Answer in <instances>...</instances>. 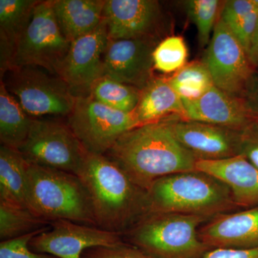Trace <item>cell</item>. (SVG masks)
Returning a JSON list of instances; mask_svg holds the SVG:
<instances>
[{
	"label": "cell",
	"instance_id": "obj_1",
	"mask_svg": "<svg viewBox=\"0 0 258 258\" xmlns=\"http://www.w3.org/2000/svg\"><path fill=\"white\" fill-rule=\"evenodd\" d=\"M105 155L146 191L164 176L197 171L198 161L179 143L169 120L131 129Z\"/></svg>",
	"mask_w": 258,
	"mask_h": 258
},
{
	"label": "cell",
	"instance_id": "obj_2",
	"mask_svg": "<svg viewBox=\"0 0 258 258\" xmlns=\"http://www.w3.org/2000/svg\"><path fill=\"white\" fill-rule=\"evenodd\" d=\"M76 176L87 190L97 227L120 235L151 213L147 191L105 154L88 152Z\"/></svg>",
	"mask_w": 258,
	"mask_h": 258
},
{
	"label": "cell",
	"instance_id": "obj_3",
	"mask_svg": "<svg viewBox=\"0 0 258 258\" xmlns=\"http://www.w3.org/2000/svg\"><path fill=\"white\" fill-rule=\"evenodd\" d=\"M151 213H174L208 217L235 208L230 189L201 171L161 177L147 190Z\"/></svg>",
	"mask_w": 258,
	"mask_h": 258
},
{
	"label": "cell",
	"instance_id": "obj_4",
	"mask_svg": "<svg viewBox=\"0 0 258 258\" xmlns=\"http://www.w3.org/2000/svg\"><path fill=\"white\" fill-rule=\"evenodd\" d=\"M26 203L30 211L49 223L63 220L96 226L87 190L71 173L29 164Z\"/></svg>",
	"mask_w": 258,
	"mask_h": 258
},
{
	"label": "cell",
	"instance_id": "obj_5",
	"mask_svg": "<svg viewBox=\"0 0 258 258\" xmlns=\"http://www.w3.org/2000/svg\"><path fill=\"white\" fill-rule=\"evenodd\" d=\"M208 217L150 213L125 233L136 247L155 258H200L210 250L198 227Z\"/></svg>",
	"mask_w": 258,
	"mask_h": 258
},
{
	"label": "cell",
	"instance_id": "obj_6",
	"mask_svg": "<svg viewBox=\"0 0 258 258\" xmlns=\"http://www.w3.org/2000/svg\"><path fill=\"white\" fill-rule=\"evenodd\" d=\"M1 82L33 118H67L76 104L77 97L69 85L40 68H13L2 76Z\"/></svg>",
	"mask_w": 258,
	"mask_h": 258
},
{
	"label": "cell",
	"instance_id": "obj_7",
	"mask_svg": "<svg viewBox=\"0 0 258 258\" xmlns=\"http://www.w3.org/2000/svg\"><path fill=\"white\" fill-rule=\"evenodd\" d=\"M19 152L28 164L76 175L88 154L67 121L48 118H33Z\"/></svg>",
	"mask_w": 258,
	"mask_h": 258
},
{
	"label": "cell",
	"instance_id": "obj_8",
	"mask_svg": "<svg viewBox=\"0 0 258 258\" xmlns=\"http://www.w3.org/2000/svg\"><path fill=\"white\" fill-rule=\"evenodd\" d=\"M71 44L56 20L52 0L40 1L17 43L10 69L32 66L57 75Z\"/></svg>",
	"mask_w": 258,
	"mask_h": 258
},
{
	"label": "cell",
	"instance_id": "obj_9",
	"mask_svg": "<svg viewBox=\"0 0 258 258\" xmlns=\"http://www.w3.org/2000/svg\"><path fill=\"white\" fill-rule=\"evenodd\" d=\"M68 124L88 153L106 154L118 139L139 126L134 113L116 111L90 95L76 98Z\"/></svg>",
	"mask_w": 258,
	"mask_h": 258
},
{
	"label": "cell",
	"instance_id": "obj_10",
	"mask_svg": "<svg viewBox=\"0 0 258 258\" xmlns=\"http://www.w3.org/2000/svg\"><path fill=\"white\" fill-rule=\"evenodd\" d=\"M202 61L217 88L244 100L253 82V64L221 18L217 22Z\"/></svg>",
	"mask_w": 258,
	"mask_h": 258
},
{
	"label": "cell",
	"instance_id": "obj_11",
	"mask_svg": "<svg viewBox=\"0 0 258 258\" xmlns=\"http://www.w3.org/2000/svg\"><path fill=\"white\" fill-rule=\"evenodd\" d=\"M50 227L35 236L29 244L37 253L57 258H82L88 249L112 247L122 243L120 235L69 220L50 222Z\"/></svg>",
	"mask_w": 258,
	"mask_h": 258
},
{
	"label": "cell",
	"instance_id": "obj_12",
	"mask_svg": "<svg viewBox=\"0 0 258 258\" xmlns=\"http://www.w3.org/2000/svg\"><path fill=\"white\" fill-rule=\"evenodd\" d=\"M108 41L103 19L93 31L71 42L57 75L76 97L87 96L93 83L103 77V53Z\"/></svg>",
	"mask_w": 258,
	"mask_h": 258
},
{
	"label": "cell",
	"instance_id": "obj_13",
	"mask_svg": "<svg viewBox=\"0 0 258 258\" xmlns=\"http://www.w3.org/2000/svg\"><path fill=\"white\" fill-rule=\"evenodd\" d=\"M103 19L109 40L157 41L163 14L155 0H106Z\"/></svg>",
	"mask_w": 258,
	"mask_h": 258
},
{
	"label": "cell",
	"instance_id": "obj_14",
	"mask_svg": "<svg viewBox=\"0 0 258 258\" xmlns=\"http://www.w3.org/2000/svg\"><path fill=\"white\" fill-rule=\"evenodd\" d=\"M157 41L109 40L103 57V76L142 90L153 79Z\"/></svg>",
	"mask_w": 258,
	"mask_h": 258
},
{
	"label": "cell",
	"instance_id": "obj_15",
	"mask_svg": "<svg viewBox=\"0 0 258 258\" xmlns=\"http://www.w3.org/2000/svg\"><path fill=\"white\" fill-rule=\"evenodd\" d=\"M168 120L179 143L198 160L240 155L241 131L195 120Z\"/></svg>",
	"mask_w": 258,
	"mask_h": 258
},
{
	"label": "cell",
	"instance_id": "obj_16",
	"mask_svg": "<svg viewBox=\"0 0 258 258\" xmlns=\"http://www.w3.org/2000/svg\"><path fill=\"white\" fill-rule=\"evenodd\" d=\"M184 120L203 122L242 131L256 120L242 98L213 86L203 96L193 101H183Z\"/></svg>",
	"mask_w": 258,
	"mask_h": 258
},
{
	"label": "cell",
	"instance_id": "obj_17",
	"mask_svg": "<svg viewBox=\"0 0 258 258\" xmlns=\"http://www.w3.org/2000/svg\"><path fill=\"white\" fill-rule=\"evenodd\" d=\"M210 248H252L258 246V206L217 215L199 231Z\"/></svg>",
	"mask_w": 258,
	"mask_h": 258
},
{
	"label": "cell",
	"instance_id": "obj_18",
	"mask_svg": "<svg viewBox=\"0 0 258 258\" xmlns=\"http://www.w3.org/2000/svg\"><path fill=\"white\" fill-rule=\"evenodd\" d=\"M196 169L224 183L230 189L237 206H258V169L243 156L220 160H198Z\"/></svg>",
	"mask_w": 258,
	"mask_h": 258
},
{
	"label": "cell",
	"instance_id": "obj_19",
	"mask_svg": "<svg viewBox=\"0 0 258 258\" xmlns=\"http://www.w3.org/2000/svg\"><path fill=\"white\" fill-rule=\"evenodd\" d=\"M139 125L168 119H184V103L167 79L153 78L142 90L133 112Z\"/></svg>",
	"mask_w": 258,
	"mask_h": 258
},
{
	"label": "cell",
	"instance_id": "obj_20",
	"mask_svg": "<svg viewBox=\"0 0 258 258\" xmlns=\"http://www.w3.org/2000/svg\"><path fill=\"white\" fill-rule=\"evenodd\" d=\"M37 0H0V74L11 69L19 39L31 21Z\"/></svg>",
	"mask_w": 258,
	"mask_h": 258
},
{
	"label": "cell",
	"instance_id": "obj_21",
	"mask_svg": "<svg viewBox=\"0 0 258 258\" xmlns=\"http://www.w3.org/2000/svg\"><path fill=\"white\" fill-rule=\"evenodd\" d=\"M106 0H52L61 31L72 42L93 31L103 20Z\"/></svg>",
	"mask_w": 258,
	"mask_h": 258
},
{
	"label": "cell",
	"instance_id": "obj_22",
	"mask_svg": "<svg viewBox=\"0 0 258 258\" xmlns=\"http://www.w3.org/2000/svg\"><path fill=\"white\" fill-rule=\"evenodd\" d=\"M28 166V163L18 149L1 145L0 202L28 208L26 181Z\"/></svg>",
	"mask_w": 258,
	"mask_h": 258
},
{
	"label": "cell",
	"instance_id": "obj_23",
	"mask_svg": "<svg viewBox=\"0 0 258 258\" xmlns=\"http://www.w3.org/2000/svg\"><path fill=\"white\" fill-rule=\"evenodd\" d=\"M33 118L20 106L5 85L0 84V141L2 145L18 149L28 138Z\"/></svg>",
	"mask_w": 258,
	"mask_h": 258
},
{
	"label": "cell",
	"instance_id": "obj_24",
	"mask_svg": "<svg viewBox=\"0 0 258 258\" xmlns=\"http://www.w3.org/2000/svg\"><path fill=\"white\" fill-rule=\"evenodd\" d=\"M141 92L138 88L103 76L93 83L88 95L116 111L132 113L138 105Z\"/></svg>",
	"mask_w": 258,
	"mask_h": 258
},
{
	"label": "cell",
	"instance_id": "obj_25",
	"mask_svg": "<svg viewBox=\"0 0 258 258\" xmlns=\"http://www.w3.org/2000/svg\"><path fill=\"white\" fill-rule=\"evenodd\" d=\"M167 79L182 101H195L215 86L203 61L186 64Z\"/></svg>",
	"mask_w": 258,
	"mask_h": 258
},
{
	"label": "cell",
	"instance_id": "obj_26",
	"mask_svg": "<svg viewBox=\"0 0 258 258\" xmlns=\"http://www.w3.org/2000/svg\"><path fill=\"white\" fill-rule=\"evenodd\" d=\"M50 224L28 208L0 202V239L11 240L45 228Z\"/></svg>",
	"mask_w": 258,
	"mask_h": 258
},
{
	"label": "cell",
	"instance_id": "obj_27",
	"mask_svg": "<svg viewBox=\"0 0 258 258\" xmlns=\"http://www.w3.org/2000/svg\"><path fill=\"white\" fill-rule=\"evenodd\" d=\"M154 69L163 74H175L186 66L188 49L183 37L171 35L157 44L153 52Z\"/></svg>",
	"mask_w": 258,
	"mask_h": 258
},
{
	"label": "cell",
	"instance_id": "obj_28",
	"mask_svg": "<svg viewBox=\"0 0 258 258\" xmlns=\"http://www.w3.org/2000/svg\"><path fill=\"white\" fill-rule=\"evenodd\" d=\"M220 2L217 0H191L186 3L190 19L198 30L199 42L203 47L208 46L216 25Z\"/></svg>",
	"mask_w": 258,
	"mask_h": 258
},
{
	"label": "cell",
	"instance_id": "obj_29",
	"mask_svg": "<svg viewBox=\"0 0 258 258\" xmlns=\"http://www.w3.org/2000/svg\"><path fill=\"white\" fill-rule=\"evenodd\" d=\"M48 227L49 226L37 232H32L17 238L1 241L0 258H57L50 254L37 253L32 251L29 246L30 241L35 236Z\"/></svg>",
	"mask_w": 258,
	"mask_h": 258
},
{
	"label": "cell",
	"instance_id": "obj_30",
	"mask_svg": "<svg viewBox=\"0 0 258 258\" xmlns=\"http://www.w3.org/2000/svg\"><path fill=\"white\" fill-rule=\"evenodd\" d=\"M257 10L254 0H230L225 2L220 18L232 31L244 18Z\"/></svg>",
	"mask_w": 258,
	"mask_h": 258
},
{
	"label": "cell",
	"instance_id": "obj_31",
	"mask_svg": "<svg viewBox=\"0 0 258 258\" xmlns=\"http://www.w3.org/2000/svg\"><path fill=\"white\" fill-rule=\"evenodd\" d=\"M82 258H155L137 247L123 242L112 247H98L88 249L83 252Z\"/></svg>",
	"mask_w": 258,
	"mask_h": 258
},
{
	"label": "cell",
	"instance_id": "obj_32",
	"mask_svg": "<svg viewBox=\"0 0 258 258\" xmlns=\"http://www.w3.org/2000/svg\"><path fill=\"white\" fill-rule=\"evenodd\" d=\"M240 154L258 169V120L241 131Z\"/></svg>",
	"mask_w": 258,
	"mask_h": 258
},
{
	"label": "cell",
	"instance_id": "obj_33",
	"mask_svg": "<svg viewBox=\"0 0 258 258\" xmlns=\"http://www.w3.org/2000/svg\"><path fill=\"white\" fill-rule=\"evenodd\" d=\"M258 24V10L244 18L233 30L232 33L240 42L248 55L254 32Z\"/></svg>",
	"mask_w": 258,
	"mask_h": 258
},
{
	"label": "cell",
	"instance_id": "obj_34",
	"mask_svg": "<svg viewBox=\"0 0 258 258\" xmlns=\"http://www.w3.org/2000/svg\"><path fill=\"white\" fill-rule=\"evenodd\" d=\"M200 258H258V246L252 248H214Z\"/></svg>",
	"mask_w": 258,
	"mask_h": 258
},
{
	"label": "cell",
	"instance_id": "obj_35",
	"mask_svg": "<svg viewBox=\"0 0 258 258\" xmlns=\"http://www.w3.org/2000/svg\"><path fill=\"white\" fill-rule=\"evenodd\" d=\"M244 101L252 114L256 117L258 115V85H251L244 97Z\"/></svg>",
	"mask_w": 258,
	"mask_h": 258
},
{
	"label": "cell",
	"instance_id": "obj_36",
	"mask_svg": "<svg viewBox=\"0 0 258 258\" xmlns=\"http://www.w3.org/2000/svg\"><path fill=\"white\" fill-rule=\"evenodd\" d=\"M248 56L253 66L258 64V24L249 49Z\"/></svg>",
	"mask_w": 258,
	"mask_h": 258
}]
</instances>
